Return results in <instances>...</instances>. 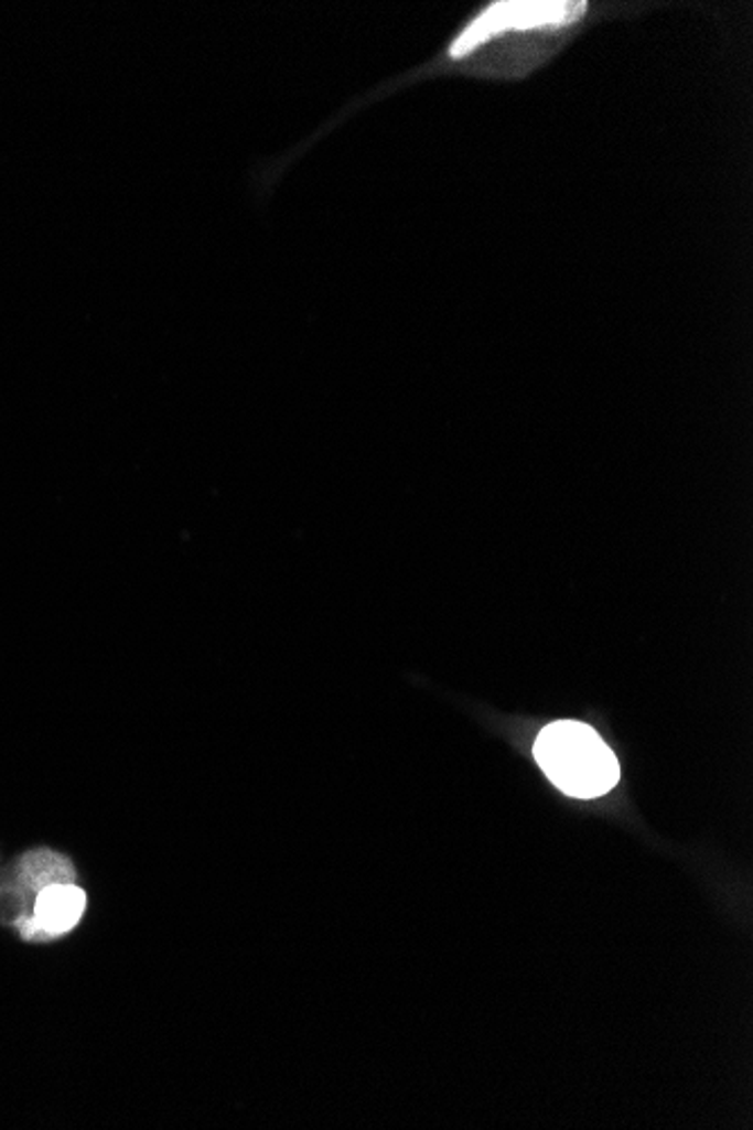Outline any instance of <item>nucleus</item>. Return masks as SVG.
Instances as JSON below:
<instances>
[{
	"mask_svg": "<svg viewBox=\"0 0 753 1130\" xmlns=\"http://www.w3.org/2000/svg\"><path fill=\"white\" fill-rule=\"evenodd\" d=\"M535 761L564 795L595 799L614 790L621 767L595 729L575 720L553 722L539 731Z\"/></svg>",
	"mask_w": 753,
	"mask_h": 1130,
	"instance_id": "1",
	"label": "nucleus"
},
{
	"mask_svg": "<svg viewBox=\"0 0 753 1130\" xmlns=\"http://www.w3.org/2000/svg\"><path fill=\"white\" fill-rule=\"evenodd\" d=\"M587 12V3L575 0H506L483 10L449 47V57L463 60L478 47L510 32L558 30L578 23Z\"/></svg>",
	"mask_w": 753,
	"mask_h": 1130,
	"instance_id": "2",
	"label": "nucleus"
},
{
	"mask_svg": "<svg viewBox=\"0 0 753 1130\" xmlns=\"http://www.w3.org/2000/svg\"><path fill=\"white\" fill-rule=\"evenodd\" d=\"M86 910V894L73 882H55L43 887L34 901V918L50 937L71 932Z\"/></svg>",
	"mask_w": 753,
	"mask_h": 1130,
	"instance_id": "3",
	"label": "nucleus"
}]
</instances>
